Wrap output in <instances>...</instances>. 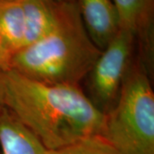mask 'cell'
Instances as JSON below:
<instances>
[{"mask_svg": "<svg viewBox=\"0 0 154 154\" xmlns=\"http://www.w3.org/2000/svg\"><path fill=\"white\" fill-rule=\"evenodd\" d=\"M134 40L135 37L130 31L121 28L115 38L102 50L89 73L91 91L99 109L111 108L114 105L129 68Z\"/></svg>", "mask_w": 154, "mask_h": 154, "instance_id": "4", "label": "cell"}, {"mask_svg": "<svg viewBox=\"0 0 154 154\" xmlns=\"http://www.w3.org/2000/svg\"><path fill=\"white\" fill-rule=\"evenodd\" d=\"M45 154H119L102 134H92L56 149H46Z\"/></svg>", "mask_w": 154, "mask_h": 154, "instance_id": "10", "label": "cell"}, {"mask_svg": "<svg viewBox=\"0 0 154 154\" xmlns=\"http://www.w3.org/2000/svg\"><path fill=\"white\" fill-rule=\"evenodd\" d=\"M5 105L46 149L101 134L105 113L78 85H49L14 70L5 75Z\"/></svg>", "mask_w": 154, "mask_h": 154, "instance_id": "1", "label": "cell"}, {"mask_svg": "<svg viewBox=\"0 0 154 154\" xmlns=\"http://www.w3.org/2000/svg\"><path fill=\"white\" fill-rule=\"evenodd\" d=\"M14 51L11 50L5 38L0 32V70L3 72L11 70Z\"/></svg>", "mask_w": 154, "mask_h": 154, "instance_id": "11", "label": "cell"}, {"mask_svg": "<svg viewBox=\"0 0 154 154\" xmlns=\"http://www.w3.org/2000/svg\"><path fill=\"white\" fill-rule=\"evenodd\" d=\"M5 73L0 70V112L5 108Z\"/></svg>", "mask_w": 154, "mask_h": 154, "instance_id": "12", "label": "cell"}, {"mask_svg": "<svg viewBox=\"0 0 154 154\" xmlns=\"http://www.w3.org/2000/svg\"><path fill=\"white\" fill-rule=\"evenodd\" d=\"M57 2H72V1H75V0H56Z\"/></svg>", "mask_w": 154, "mask_h": 154, "instance_id": "14", "label": "cell"}, {"mask_svg": "<svg viewBox=\"0 0 154 154\" xmlns=\"http://www.w3.org/2000/svg\"><path fill=\"white\" fill-rule=\"evenodd\" d=\"M22 5L25 23L23 46L25 47L44 38L55 27L58 2L56 0H22Z\"/></svg>", "mask_w": 154, "mask_h": 154, "instance_id": "8", "label": "cell"}, {"mask_svg": "<svg viewBox=\"0 0 154 154\" xmlns=\"http://www.w3.org/2000/svg\"><path fill=\"white\" fill-rule=\"evenodd\" d=\"M88 36L104 50L121 29L118 11L112 0H76Z\"/></svg>", "mask_w": 154, "mask_h": 154, "instance_id": "5", "label": "cell"}, {"mask_svg": "<svg viewBox=\"0 0 154 154\" xmlns=\"http://www.w3.org/2000/svg\"><path fill=\"white\" fill-rule=\"evenodd\" d=\"M88 36L75 1L58 2L55 27L17 51L11 70L49 85H78L101 54Z\"/></svg>", "mask_w": 154, "mask_h": 154, "instance_id": "2", "label": "cell"}, {"mask_svg": "<svg viewBox=\"0 0 154 154\" xmlns=\"http://www.w3.org/2000/svg\"><path fill=\"white\" fill-rule=\"evenodd\" d=\"M22 0H0V2H22Z\"/></svg>", "mask_w": 154, "mask_h": 154, "instance_id": "13", "label": "cell"}, {"mask_svg": "<svg viewBox=\"0 0 154 154\" xmlns=\"http://www.w3.org/2000/svg\"><path fill=\"white\" fill-rule=\"evenodd\" d=\"M102 135L119 154H154V94L146 71L129 67Z\"/></svg>", "mask_w": 154, "mask_h": 154, "instance_id": "3", "label": "cell"}, {"mask_svg": "<svg viewBox=\"0 0 154 154\" xmlns=\"http://www.w3.org/2000/svg\"><path fill=\"white\" fill-rule=\"evenodd\" d=\"M1 154H45L46 148L12 112H0Z\"/></svg>", "mask_w": 154, "mask_h": 154, "instance_id": "7", "label": "cell"}, {"mask_svg": "<svg viewBox=\"0 0 154 154\" xmlns=\"http://www.w3.org/2000/svg\"><path fill=\"white\" fill-rule=\"evenodd\" d=\"M119 14L120 26L130 31L150 52L153 41L154 0H112Z\"/></svg>", "mask_w": 154, "mask_h": 154, "instance_id": "6", "label": "cell"}, {"mask_svg": "<svg viewBox=\"0 0 154 154\" xmlns=\"http://www.w3.org/2000/svg\"><path fill=\"white\" fill-rule=\"evenodd\" d=\"M0 32L14 53L24 46L25 23L22 2H0Z\"/></svg>", "mask_w": 154, "mask_h": 154, "instance_id": "9", "label": "cell"}]
</instances>
